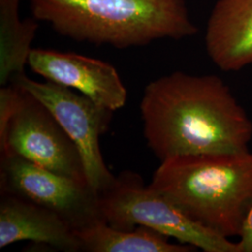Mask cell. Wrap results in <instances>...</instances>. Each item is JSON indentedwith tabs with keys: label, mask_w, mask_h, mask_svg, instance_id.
I'll return each instance as SVG.
<instances>
[{
	"label": "cell",
	"mask_w": 252,
	"mask_h": 252,
	"mask_svg": "<svg viewBox=\"0 0 252 252\" xmlns=\"http://www.w3.org/2000/svg\"><path fill=\"white\" fill-rule=\"evenodd\" d=\"M21 0H0V85L6 86L21 75L32 50L37 24L20 16Z\"/></svg>",
	"instance_id": "7c38bea8"
},
{
	"label": "cell",
	"mask_w": 252,
	"mask_h": 252,
	"mask_svg": "<svg viewBox=\"0 0 252 252\" xmlns=\"http://www.w3.org/2000/svg\"><path fill=\"white\" fill-rule=\"evenodd\" d=\"M0 151L89 185L77 146L52 112L15 83L0 89Z\"/></svg>",
	"instance_id": "277c9868"
},
{
	"label": "cell",
	"mask_w": 252,
	"mask_h": 252,
	"mask_svg": "<svg viewBox=\"0 0 252 252\" xmlns=\"http://www.w3.org/2000/svg\"><path fill=\"white\" fill-rule=\"evenodd\" d=\"M102 216L108 225L130 231L144 226L205 252H238L237 243L201 225L139 175L124 172L99 194Z\"/></svg>",
	"instance_id": "5b68a950"
},
{
	"label": "cell",
	"mask_w": 252,
	"mask_h": 252,
	"mask_svg": "<svg viewBox=\"0 0 252 252\" xmlns=\"http://www.w3.org/2000/svg\"><path fill=\"white\" fill-rule=\"evenodd\" d=\"M27 64L48 81L80 92L102 108H124L127 91L110 63L74 53L32 49Z\"/></svg>",
	"instance_id": "ba28073f"
},
{
	"label": "cell",
	"mask_w": 252,
	"mask_h": 252,
	"mask_svg": "<svg viewBox=\"0 0 252 252\" xmlns=\"http://www.w3.org/2000/svg\"><path fill=\"white\" fill-rule=\"evenodd\" d=\"M76 234L81 252H190L197 249L187 244H174L168 237L144 226L125 231L101 221Z\"/></svg>",
	"instance_id": "8fae6325"
},
{
	"label": "cell",
	"mask_w": 252,
	"mask_h": 252,
	"mask_svg": "<svg viewBox=\"0 0 252 252\" xmlns=\"http://www.w3.org/2000/svg\"><path fill=\"white\" fill-rule=\"evenodd\" d=\"M22 241L46 244L66 252H81L74 229L53 211L1 191L0 248Z\"/></svg>",
	"instance_id": "9c48e42d"
},
{
	"label": "cell",
	"mask_w": 252,
	"mask_h": 252,
	"mask_svg": "<svg viewBox=\"0 0 252 252\" xmlns=\"http://www.w3.org/2000/svg\"><path fill=\"white\" fill-rule=\"evenodd\" d=\"M0 186L1 191L56 213L75 233L105 221L99 195L90 185L50 171L18 155H1Z\"/></svg>",
	"instance_id": "8992f818"
},
{
	"label": "cell",
	"mask_w": 252,
	"mask_h": 252,
	"mask_svg": "<svg viewBox=\"0 0 252 252\" xmlns=\"http://www.w3.org/2000/svg\"><path fill=\"white\" fill-rule=\"evenodd\" d=\"M150 186L201 225L238 237L252 204V153L167 159L153 173Z\"/></svg>",
	"instance_id": "3957f363"
},
{
	"label": "cell",
	"mask_w": 252,
	"mask_h": 252,
	"mask_svg": "<svg viewBox=\"0 0 252 252\" xmlns=\"http://www.w3.org/2000/svg\"><path fill=\"white\" fill-rule=\"evenodd\" d=\"M140 111L147 144L161 162L250 151L252 121L216 75L177 71L152 81Z\"/></svg>",
	"instance_id": "6da1fadb"
},
{
	"label": "cell",
	"mask_w": 252,
	"mask_h": 252,
	"mask_svg": "<svg viewBox=\"0 0 252 252\" xmlns=\"http://www.w3.org/2000/svg\"><path fill=\"white\" fill-rule=\"evenodd\" d=\"M31 9L63 36L116 48L197 32L185 0H31Z\"/></svg>",
	"instance_id": "7a4b0ae2"
},
{
	"label": "cell",
	"mask_w": 252,
	"mask_h": 252,
	"mask_svg": "<svg viewBox=\"0 0 252 252\" xmlns=\"http://www.w3.org/2000/svg\"><path fill=\"white\" fill-rule=\"evenodd\" d=\"M238 238V252H252V204L244 218Z\"/></svg>",
	"instance_id": "4fadbf2b"
},
{
	"label": "cell",
	"mask_w": 252,
	"mask_h": 252,
	"mask_svg": "<svg viewBox=\"0 0 252 252\" xmlns=\"http://www.w3.org/2000/svg\"><path fill=\"white\" fill-rule=\"evenodd\" d=\"M10 83L34 95L52 112L79 149L92 189L99 194L108 188L115 177L104 162L99 139L108 129L113 111L100 107L70 88L52 81H33L26 74Z\"/></svg>",
	"instance_id": "52a82bcc"
},
{
	"label": "cell",
	"mask_w": 252,
	"mask_h": 252,
	"mask_svg": "<svg viewBox=\"0 0 252 252\" xmlns=\"http://www.w3.org/2000/svg\"><path fill=\"white\" fill-rule=\"evenodd\" d=\"M205 45L222 71L252 64V0H218L207 21Z\"/></svg>",
	"instance_id": "30bf717a"
}]
</instances>
